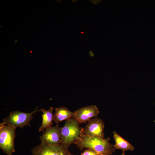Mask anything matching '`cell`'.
<instances>
[{"label":"cell","instance_id":"obj_1","mask_svg":"<svg viewBox=\"0 0 155 155\" xmlns=\"http://www.w3.org/2000/svg\"><path fill=\"white\" fill-rule=\"evenodd\" d=\"M109 137L106 139L98 136L91 137L84 133L80 135L75 144L81 150L89 148L94 150L98 154H111L115 151V148L110 142Z\"/></svg>","mask_w":155,"mask_h":155},{"label":"cell","instance_id":"obj_2","mask_svg":"<svg viewBox=\"0 0 155 155\" xmlns=\"http://www.w3.org/2000/svg\"><path fill=\"white\" fill-rule=\"evenodd\" d=\"M79 124L73 117L66 121L64 125L61 127V146L68 149L70 145L75 144L84 130Z\"/></svg>","mask_w":155,"mask_h":155},{"label":"cell","instance_id":"obj_3","mask_svg":"<svg viewBox=\"0 0 155 155\" xmlns=\"http://www.w3.org/2000/svg\"><path fill=\"white\" fill-rule=\"evenodd\" d=\"M16 128L9 125L0 123V148L7 155L15 152L14 140Z\"/></svg>","mask_w":155,"mask_h":155},{"label":"cell","instance_id":"obj_4","mask_svg":"<svg viewBox=\"0 0 155 155\" xmlns=\"http://www.w3.org/2000/svg\"><path fill=\"white\" fill-rule=\"evenodd\" d=\"M36 106L34 111L31 113H26L19 111H13L10 113L8 116L3 119L2 123L16 128L22 129L25 126L31 127L30 122L33 118V115L37 112L40 111Z\"/></svg>","mask_w":155,"mask_h":155},{"label":"cell","instance_id":"obj_5","mask_svg":"<svg viewBox=\"0 0 155 155\" xmlns=\"http://www.w3.org/2000/svg\"><path fill=\"white\" fill-rule=\"evenodd\" d=\"M32 155H73L61 145H49L42 142L33 148Z\"/></svg>","mask_w":155,"mask_h":155},{"label":"cell","instance_id":"obj_6","mask_svg":"<svg viewBox=\"0 0 155 155\" xmlns=\"http://www.w3.org/2000/svg\"><path fill=\"white\" fill-rule=\"evenodd\" d=\"M61 127L58 125L45 129L40 139L42 142L49 145H60L61 143Z\"/></svg>","mask_w":155,"mask_h":155},{"label":"cell","instance_id":"obj_7","mask_svg":"<svg viewBox=\"0 0 155 155\" xmlns=\"http://www.w3.org/2000/svg\"><path fill=\"white\" fill-rule=\"evenodd\" d=\"M104 123L101 119L96 117L91 119L84 129V133L91 136H98L104 139L103 130Z\"/></svg>","mask_w":155,"mask_h":155},{"label":"cell","instance_id":"obj_8","mask_svg":"<svg viewBox=\"0 0 155 155\" xmlns=\"http://www.w3.org/2000/svg\"><path fill=\"white\" fill-rule=\"evenodd\" d=\"M99 112L97 106L92 105L78 109L74 112L73 117L79 123H86L91 118L96 117Z\"/></svg>","mask_w":155,"mask_h":155},{"label":"cell","instance_id":"obj_9","mask_svg":"<svg viewBox=\"0 0 155 155\" xmlns=\"http://www.w3.org/2000/svg\"><path fill=\"white\" fill-rule=\"evenodd\" d=\"M53 107H50L47 110L43 108L40 109V111L42 113V121L41 125L38 129L39 132L44 131L45 129L51 126L53 124Z\"/></svg>","mask_w":155,"mask_h":155},{"label":"cell","instance_id":"obj_10","mask_svg":"<svg viewBox=\"0 0 155 155\" xmlns=\"http://www.w3.org/2000/svg\"><path fill=\"white\" fill-rule=\"evenodd\" d=\"M74 112L70 111L65 107H61L55 108V112L53 115V121L56 123L63 121L67 120L74 115Z\"/></svg>","mask_w":155,"mask_h":155},{"label":"cell","instance_id":"obj_11","mask_svg":"<svg viewBox=\"0 0 155 155\" xmlns=\"http://www.w3.org/2000/svg\"><path fill=\"white\" fill-rule=\"evenodd\" d=\"M113 133L115 142L113 146L115 149H121L123 152L127 150H133L134 147L129 142L123 138L115 131H113Z\"/></svg>","mask_w":155,"mask_h":155},{"label":"cell","instance_id":"obj_12","mask_svg":"<svg viewBox=\"0 0 155 155\" xmlns=\"http://www.w3.org/2000/svg\"><path fill=\"white\" fill-rule=\"evenodd\" d=\"M99 155L94 150L88 148L85 150L80 155Z\"/></svg>","mask_w":155,"mask_h":155},{"label":"cell","instance_id":"obj_13","mask_svg":"<svg viewBox=\"0 0 155 155\" xmlns=\"http://www.w3.org/2000/svg\"><path fill=\"white\" fill-rule=\"evenodd\" d=\"M89 1H90L92 2V3L93 4H95V5H97L99 3L101 2L102 0H89Z\"/></svg>","mask_w":155,"mask_h":155},{"label":"cell","instance_id":"obj_14","mask_svg":"<svg viewBox=\"0 0 155 155\" xmlns=\"http://www.w3.org/2000/svg\"><path fill=\"white\" fill-rule=\"evenodd\" d=\"M89 53H90V55H91V56H92V55L94 56V54L92 52V51H90Z\"/></svg>","mask_w":155,"mask_h":155},{"label":"cell","instance_id":"obj_15","mask_svg":"<svg viewBox=\"0 0 155 155\" xmlns=\"http://www.w3.org/2000/svg\"><path fill=\"white\" fill-rule=\"evenodd\" d=\"M121 155H126L125 154V153H124V152H123V153Z\"/></svg>","mask_w":155,"mask_h":155},{"label":"cell","instance_id":"obj_16","mask_svg":"<svg viewBox=\"0 0 155 155\" xmlns=\"http://www.w3.org/2000/svg\"><path fill=\"white\" fill-rule=\"evenodd\" d=\"M18 41V40L17 39L14 42V43H16Z\"/></svg>","mask_w":155,"mask_h":155},{"label":"cell","instance_id":"obj_17","mask_svg":"<svg viewBox=\"0 0 155 155\" xmlns=\"http://www.w3.org/2000/svg\"><path fill=\"white\" fill-rule=\"evenodd\" d=\"M98 155H111L110 154H99Z\"/></svg>","mask_w":155,"mask_h":155},{"label":"cell","instance_id":"obj_18","mask_svg":"<svg viewBox=\"0 0 155 155\" xmlns=\"http://www.w3.org/2000/svg\"><path fill=\"white\" fill-rule=\"evenodd\" d=\"M81 34H84V32L83 31H82L81 32Z\"/></svg>","mask_w":155,"mask_h":155}]
</instances>
